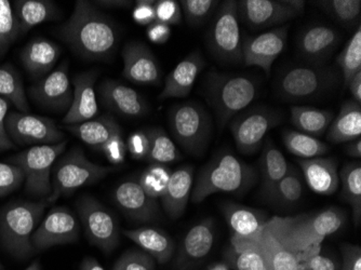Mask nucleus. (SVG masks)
<instances>
[{
  "instance_id": "nucleus-29",
  "label": "nucleus",
  "mask_w": 361,
  "mask_h": 270,
  "mask_svg": "<svg viewBox=\"0 0 361 270\" xmlns=\"http://www.w3.org/2000/svg\"><path fill=\"white\" fill-rule=\"evenodd\" d=\"M123 235L137 243L154 261L167 264L172 259L176 250L173 239L165 231L155 227H141L123 231Z\"/></svg>"
},
{
  "instance_id": "nucleus-40",
  "label": "nucleus",
  "mask_w": 361,
  "mask_h": 270,
  "mask_svg": "<svg viewBox=\"0 0 361 270\" xmlns=\"http://www.w3.org/2000/svg\"><path fill=\"white\" fill-rule=\"evenodd\" d=\"M317 6L343 27L350 30L360 25V0H322Z\"/></svg>"
},
{
  "instance_id": "nucleus-48",
  "label": "nucleus",
  "mask_w": 361,
  "mask_h": 270,
  "mask_svg": "<svg viewBox=\"0 0 361 270\" xmlns=\"http://www.w3.org/2000/svg\"><path fill=\"white\" fill-rule=\"evenodd\" d=\"M23 170L11 164L0 162V197L7 196L23 184Z\"/></svg>"
},
{
  "instance_id": "nucleus-41",
  "label": "nucleus",
  "mask_w": 361,
  "mask_h": 270,
  "mask_svg": "<svg viewBox=\"0 0 361 270\" xmlns=\"http://www.w3.org/2000/svg\"><path fill=\"white\" fill-rule=\"evenodd\" d=\"M336 63L342 75L344 88H348V83L355 75L361 72V25L355 30L352 38L338 56Z\"/></svg>"
},
{
  "instance_id": "nucleus-50",
  "label": "nucleus",
  "mask_w": 361,
  "mask_h": 270,
  "mask_svg": "<svg viewBox=\"0 0 361 270\" xmlns=\"http://www.w3.org/2000/svg\"><path fill=\"white\" fill-rule=\"evenodd\" d=\"M156 21L167 25H178L182 22V10L176 0L155 1Z\"/></svg>"
},
{
  "instance_id": "nucleus-21",
  "label": "nucleus",
  "mask_w": 361,
  "mask_h": 270,
  "mask_svg": "<svg viewBox=\"0 0 361 270\" xmlns=\"http://www.w3.org/2000/svg\"><path fill=\"white\" fill-rule=\"evenodd\" d=\"M113 199L128 217L137 222H152L159 217L157 200L147 196L139 182L121 183L114 190Z\"/></svg>"
},
{
  "instance_id": "nucleus-11",
  "label": "nucleus",
  "mask_w": 361,
  "mask_h": 270,
  "mask_svg": "<svg viewBox=\"0 0 361 270\" xmlns=\"http://www.w3.org/2000/svg\"><path fill=\"white\" fill-rule=\"evenodd\" d=\"M239 21L255 30L281 27L301 16L305 9L303 0H240Z\"/></svg>"
},
{
  "instance_id": "nucleus-10",
  "label": "nucleus",
  "mask_w": 361,
  "mask_h": 270,
  "mask_svg": "<svg viewBox=\"0 0 361 270\" xmlns=\"http://www.w3.org/2000/svg\"><path fill=\"white\" fill-rule=\"evenodd\" d=\"M68 141L54 145L32 146L10 157L9 164L20 166L25 176V192L30 196L48 198L52 192L51 171L64 152Z\"/></svg>"
},
{
  "instance_id": "nucleus-4",
  "label": "nucleus",
  "mask_w": 361,
  "mask_h": 270,
  "mask_svg": "<svg viewBox=\"0 0 361 270\" xmlns=\"http://www.w3.org/2000/svg\"><path fill=\"white\" fill-rule=\"evenodd\" d=\"M257 83L245 75H229L210 72L206 78V92L216 111L219 125L224 128L243 109L255 101Z\"/></svg>"
},
{
  "instance_id": "nucleus-19",
  "label": "nucleus",
  "mask_w": 361,
  "mask_h": 270,
  "mask_svg": "<svg viewBox=\"0 0 361 270\" xmlns=\"http://www.w3.org/2000/svg\"><path fill=\"white\" fill-rule=\"evenodd\" d=\"M216 239V224L213 219H204L192 226L184 235L178 247L174 268L190 270L208 257Z\"/></svg>"
},
{
  "instance_id": "nucleus-27",
  "label": "nucleus",
  "mask_w": 361,
  "mask_h": 270,
  "mask_svg": "<svg viewBox=\"0 0 361 270\" xmlns=\"http://www.w3.org/2000/svg\"><path fill=\"white\" fill-rule=\"evenodd\" d=\"M194 184V168L182 166L171 173L167 190L161 197L166 214L171 219H180L185 212Z\"/></svg>"
},
{
  "instance_id": "nucleus-32",
  "label": "nucleus",
  "mask_w": 361,
  "mask_h": 270,
  "mask_svg": "<svg viewBox=\"0 0 361 270\" xmlns=\"http://www.w3.org/2000/svg\"><path fill=\"white\" fill-rule=\"evenodd\" d=\"M12 7L19 24L20 35H25L32 27L56 19L59 13L54 1L49 0H16Z\"/></svg>"
},
{
  "instance_id": "nucleus-47",
  "label": "nucleus",
  "mask_w": 361,
  "mask_h": 270,
  "mask_svg": "<svg viewBox=\"0 0 361 270\" xmlns=\"http://www.w3.org/2000/svg\"><path fill=\"white\" fill-rule=\"evenodd\" d=\"M156 262L142 251H127L117 259L111 270H156Z\"/></svg>"
},
{
  "instance_id": "nucleus-3",
  "label": "nucleus",
  "mask_w": 361,
  "mask_h": 270,
  "mask_svg": "<svg viewBox=\"0 0 361 270\" xmlns=\"http://www.w3.org/2000/svg\"><path fill=\"white\" fill-rule=\"evenodd\" d=\"M257 180L255 170L248 164L223 152L206 164L197 178L192 202L200 204L211 195L245 194Z\"/></svg>"
},
{
  "instance_id": "nucleus-43",
  "label": "nucleus",
  "mask_w": 361,
  "mask_h": 270,
  "mask_svg": "<svg viewBox=\"0 0 361 270\" xmlns=\"http://www.w3.org/2000/svg\"><path fill=\"white\" fill-rule=\"evenodd\" d=\"M171 171L166 164H152L140 176L139 184L152 199L161 198L167 190Z\"/></svg>"
},
{
  "instance_id": "nucleus-22",
  "label": "nucleus",
  "mask_w": 361,
  "mask_h": 270,
  "mask_svg": "<svg viewBox=\"0 0 361 270\" xmlns=\"http://www.w3.org/2000/svg\"><path fill=\"white\" fill-rule=\"evenodd\" d=\"M97 77L95 70H89L74 77V97L70 109L63 118V123L66 125H78L91 121L97 115L99 106L94 88Z\"/></svg>"
},
{
  "instance_id": "nucleus-33",
  "label": "nucleus",
  "mask_w": 361,
  "mask_h": 270,
  "mask_svg": "<svg viewBox=\"0 0 361 270\" xmlns=\"http://www.w3.org/2000/svg\"><path fill=\"white\" fill-rule=\"evenodd\" d=\"M66 129L95 150L100 149L113 134L121 131V125L109 115L93 118L78 125H66Z\"/></svg>"
},
{
  "instance_id": "nucleus-57",
  "label": "nucleus",
  "mask_w": 361,
  "mask_h": 270,
  "mask_svg": "<svg viewBox=\"0 0 361 270\" xmlns=\"http://www.w3.org/2000/svg\"><path fill=\"white\" fill-rule=\"evenodd\" d=\"M350 94L353 97V101L361 104V72L357 73L354 78L348 83Z\"/></svg>"
},
{
  "instance_id": "nucleus-25",
  "label": "nucleus",
  "mask_w": 361,
  "mask_h": 270,
  "mask_svg": "<svg viewBox=\"0 0 361 270\" xmlns=\"http://www.w3.org/2000/svg\"><path fill=\"white\" fill-rule=\"evenodd\" d=\"M308 188L322 196H332L340 188L338 161L334 158L298 159Z\"/></svg>"
},
{
  "instance_id": "nucleus-52",
  "label": "nucleus",
  "mask_w": 361,
  "mask_h": 270,
  "mask_svg": "<svg viewBox=\"0 0 361 270\" xmlns=\"http://www.w3.org/2000/svg\"><path fill=\"white\" fill-rule=\"evenodd\" d=\"M133 18L140 25H151L156 21L155 1L139 0L133 10Z\"/></svg>"
},
{
  "instance_id": "nucleus-35",
  "label": "nucleus",
  "mask_w": 361,
  "mask_h": 270,
  "mask_svg": "<svg viewBox=\"0 0 361 270\" xmlns=\"http://www.w3.org/2000/svg\"><path fill=\"white\" fill-rule=\"evenodd\" d=\"M334 118L330 111L312 106L291 107L292 125L302 133L317 139L326 133Z\"/></svg>"
},
{
  "instance_id": "nucleus-7",
  "label": "nucleus",
  "mask_w": 361,
  "mask_h": 270,
  "mask_svg": "<svg viewBox=\"0 0 361 270\" xmlns=\"http://www.w3.org/2000/svg\"><path fill=\"white\" fill-rule=\"evenodd\" d=\"M211 54L225 65L243 63V38L240 32L238 5L235 0H226L216 10L207 35Z\"/></svg>"
},
{
  "instance_id": "nucleus-9",
  "label": "nucleus",
  "mask_w": 361,
  "mask_h": 270,
  "mask_svg": "<svg viewBox=\"0 0 361 270\" xmlns=\"http://www.w3.org/2000/svg\"><path fill=\"white\" fill-rule=\"evenodd\" d=\"M113 166L93 164L80 148H73L54 166L52 192L47 204H54L63 195L72 194L78 188L102 180L111 172Z\"/></svg>"
},
{
  "instance_id": "nucleus-2",
  "label": "nucleus",
  "mask_w": 361,
  "mask_h": 270,
  "mask_svg": "<svg viewBox=\"0 0 361 270\" xmlns=\"http://www.w3.org/2000/svg\"><path fill=\"white\" fill-rule=\"evenodd\" d=\"M346 222L345 211L332 207L314 214L274 217L267 225L286 247L300 254L312 245H322L326 235L342 229Z\"/></svg>"
},
{
  "instance_id": "nucleus-23",
  "label": "nucleus",
  "mask_w": 361,
  "mask_h": 270,
  "mask_svg": "<svg viewBox=\"0 0 361 270\" xmlns=\"http://www.w3.org/2000/svg\"><path fill=\"white\" fill-rule=\"evenodd\" d=\"M103 104L125 117H143L149 111V104L135 89L117 80L103 81L99 88Z\"/></svg>"
},
{
  "instance_id": "nucleus-53",
  "label": "nucleus",
  "mask_w": 361,
  "mask_h": 270,
  "mask_svg": "<svg viewBox=\"0 0 361 270\" xmlns=\"http://www.w3.org/2000/svg\"><path fill=\"white\" fill-rule=\"evenodd\" d=\"M342 264L341 270H361V247L350 243L341 245Z\"/></svg>"
},
{
  "instance_id": "nucleus-20",
  "label": "nucleus",
  "mask_w": 361,
  "mask_h": 270,
  "mask_svg": "<svg viewBox=\"0 0 361 270\" xmlns=\"http://www.w3.org/2000/svg\"><path fill=\"white\" fill-rule=\"evenodd\" d=\"M123 75L128 80L137 85H160L159 63L151 49L143 42H131L126 44L123 49Z\"/></svg>"
},
{
  "instance_id": "nucleus-60",
  "label": "nucleus",
  "mask_w": 361,
  "mask_h": 270,
  "mask_svg": "<svg viewBox=\"0 0 361 270\" xmlns=\"http://www.w3.org/2000/svg\"><path fill=\"white\" fill-rule=\"evenodd\" d=\"M80 270H105L101 266V264L93 259V257H85L84 261L81 262Z\"/></svg>"
},
{
  "instance_id": "nucleus-59",
  "label": "nucleus",
  "mask_w": 361,
  "mask_h": 270,
  "mask_svg": "<svg viewBox=\"0 0 361 270\" xmlns=\"http://www.w3.org/2000/svg\"><path fill=\"white\" fill-rule=\"evenodd\" d=\"M95 5L102 6L106 8H125L131 5V1H125V0H103V1H95Z\"/></svg>"
},
{
  "instance_id": "nucleus-54",
  "label": "nucleus",
  "mask_w": 361,
  "mask_h": 270,
  "mask_svg": "<svg viewBox=\"0 0 361 270\" xmlns=\"http://www.w3.org/2000/svg\"><path fill=\"white\" fill-rule=\"evenodd\" d=\"M8 109H9V102L0 97V152H5V150L16 147L13 142L10 139L7 128H6Z\"/></svg>"
},
{
  "instance_id": "nucleus-37",
  "label": "nucleus",
  "mask_w": 361,
  "mask_h": 270,
  "mask_svg": "<svg viewBox=\"0 0 361 270\" xmlns=\"http://www.w3.org/2000/svg\"><path fill=\"white\" fill-rule=\"evenodd\" d=\"M304 195V182L300 172L290 166L287 174L276 184L267 200L283 208H290L299 204Z\"/></svg>"
},
{
  "instance_id": "nucleus-13",
  "label": "nucleus",
  "mask_w": 361,
  "mask_h": 270,
  "mask_svg": "<svg viewBox=\"0 0 361 270\" xmlns=\"http://www.w3.org/2000/svg\"><path fill=\"white\" fill-rule=\"evenodd\" d=\"M77 209L89 241L106 254L116 249L119 228L113 214L92 197H82Z\"/></svg>"
},
{
  "instance_id": "nucleus-45",
  "label": "nucleus",
  "mask_w": 361,
  "mask_h": 270,
  "mask_svg": "<svg viewBox=\"0 0 361 270\" xmlns=\"http://www.w3.org/2000/svg\"><path fill=\"white\" fill-rule=\"evenodd\" d=\"M19 35V24L11 3L0 0V54L7 51Z\"/></svg>"
},
{
  "instance_id": "nucleus-62",
  "label": "nucleus",
  "mask_w": 361,
  "mask_h": 270,
  "mask_svg": "<svg viewBox=\"0 0 361 270\" xmlns=\"http://www.w3.org/2000/svg\"><path fill=\"white\" fill-rule=\"evenodd\" d=\"M25 270H42V267H40L39 262L36 261L30 264Z\"/></svg>"
},
{
  "instance_id": "nucleus-42",
  "label": "nucleus",
  "mask_w": 361,
  "mask_h": 270,
  "mask_svg": "<svg viewBox=\"0 0 361 270\" xmlns=\"http://www.w3.org/2000/svg\"><path fill=\"white\" fill-rule=\"evenodd\" d=\"M151 142L147 161L151 164H167L176 161L180 158L178 148L169 135L160 128L147 131Z\"/></svg>"
},
{
  "instance_id": "nucleus-16",
  "label": "nucleus",
  "mask_w": 361,
  "mask_h": 270,
  "mask_svg": "<svg viewBox=\"0 0 361 270\" xmlns=\"http://www.w3.org/2000/svg\"><path fill=\"white\" fill-rule=\"evenodd\" d=\"M30 97L44 109L56 111H68L74 97V87L68 75V62L64 61L56 70L32 85Z\"/></svg>"
},
{
  "instance_id": "nucleus-24",
  "label": "nucleus",
  "mask_w": 361,
  "mask_h": 270,
  "mask_svg": "<svg viewBox=\"0 0 361 270\" xmlns=\"http://www.w3.org/2000/svg\"><path fill=\"white\" fill-rule=\"evenodd\" d=\"M204 65L206 62L200 50L188 54L168 75L158 99H184L188 97Z\"/></svg>"
},
{
  "instance_id": "nucleus-8",
  "label": "nucleus",
  "mask_w": 361,
  "mask_h": 270,
  "mask_svg": "<svg viewBox=\"0 0 361 270\" xmlns=\"http://www.w3.org/2000/svg\"><path fill=\"white\" fill-rule=\"evenodd\" d=\"M172 135L184 150L202 156L212 134V121L202 105L195 102L173 105L169 111Z\"/></svg>"
},
{
  "instance_id": "nucleus-36",
  "label": "nucleus",
  "mask_w": 361,
  "mask_h": 270,
  "mask_svg": "<svg viewBox=\"0 0 361 270\" xmlns=\"http://www.w3.org/2000/svg\"><path fill=\"white\" fill-rule=\"evenodd\" d=\"M340 185H342L341 197L353 211V219L356 226L361 221V164L360 162H350L341 168Z\"/></svg>"
},
{
  "instance_id": "nucleus-38",
  "label": "nucleus",
  "mask_w": 361,
  "mask_h": 270,
  "mask_svg": "<svg viewBox=\"0 0 361 270\" xmlns=\"http://www.w3.org/2000/svg\"><path fill=\"white\" fill-rule=\"evenodd\" d=\"M0 97L13 104L20 113H30L23 81L11 64L0 65Z\"/></svg>"
},
{
  "instance_id": "nucleus-63",
  "label": "nucleus",
  "mask_w": 361,
  "mask_h": 270,
  "mask_svg": "<svg viewBox=\"0 0 361 270\" xmlns=\"http://www.w3.org/2000/svg\"><path fill=\"white\" fill-rule=\"evenodd\" d=\"M0 270H5L4 269L3 265H1V263H0Z\"/></svg>"
},
{
  "instance_id": "nucleus-61",
  "label": "nucleus",
  "mask_w": 361,
  "mask_h": 270,
  "mask_svg": "<svg viewBox=\"0 0 361 270\" xmlns=\"http://www.w3.org/2000/svg\"><path fill=\"white\" fill-rule=\"evenodd\" d=\"M209 270H231V268L228 267V265L225 262H221V263L213 265Z\"/></svg>"
},
{
  "instance_id": "nucleus-6",
  "label": "nucleus",
  "mask_w": 361,
  "mask_h": 270,
  "mask_svg": "<svg viewBox=\"0 0 361 270\" xmlns=\"http://www.w3.org/2000/svg\"><path fill=\"white\" fill-rule=\"evenodd\" d=\"M342 81L336 67L329 65H298L288 67L276 82V91L288 102L314 99L334 90Z\"/></svg>"
},
{
  "instance_id": "nucleus-56",
  "label": "nucleus",
  "mask_w": 361,
  "mask_h": 270,
  "mask_svg": "<svg viewBox=\"0 0 361 270\" xmlns=\"http://www.w3.org/2000/svg\"><path fill=\"white\" fill-rule=\"evenodd\" d=\"M301 270H341V264L330 257L317 254L303 264Z\"/></svg>"
},
{
  "instance_id": "nucleus-55",
  "label": "nucleus",
  "mask_w": 361,
  "mask_h": 270,
  "mask_svg": "<svg viewBox=\"0 0 361 270\" xmlns=\"http://www.w3.org/2000/svg\"><path fill=\"white\" fill-rule=\"evenodd\" d=\"M146 36L153 44H164L169 40L170 36H171V27L167 24L155 21L147 27Z\"/></svg>"
},
{
  "instance_id": "nucleus-49",
  "label": "nucleus",
  "mask_w": 361,
  "mask_h": 270,
  "mask_svg": "<svg viewBox=\"0 0 361 270\" xmlns=\"http://www.w3.org/2000/svg\"><path fill=\"white\" fill-rule=\"evenodd\" d=\"M99 152H102L105 157L107 158L114 166L123 164L127 154V145L123 137V130L113 134L102 146Z\"/></svg>"
},
{
  "instance_id": "nucleus-51",
  "label": "nucleus",
  "mask_w": 361,
  "mask_h": 270,
  "mask_svg": "<svg viewBox=\"0 0 361 270\" xmlns=\"http://www.w3.org/2000/svg\"><path fill=\"white\" fill-rule=\"evenodd\" d=\"M126 145L127 152H129L133 159L143 160L149 157L151 142L147 132L135 131L130 134Z\"/></svg>"
},
{
  "instance_id": "nucleus-28",
  "label": "nucleus",
  "mask_w": 361,
  "mask_h": 270,
  "mask_svg": "<svg viewBox=\"0 0 361 270\" xmlns=\"http://www.w3.org/2000/svg\"><path fill=\"white\" fill-rule=\"evenodd\" d=\"M222 212L233 235L252 240L259 238L269 221L262 211L233 202L223 204Z\"/></svg>"
},
{
  "instance_id": "nucleus-34",
  "label": "nucleus",
  "mask_w": 361,
  "mask_h": 270,
  "mask_svg": "<svg viewBox=\"0 0 361 270\" xmlns=\"http://www.w3.org/2000/svg\"><path fill=\"white\" fill-rule=\"evenodd\" d=\"M289 166L281 150L274 145L271 140H267L261 157L262 195L265 199L276 184L287 174Z\"/></svg>"
},
{
  "instance_id": "nucleus-15",
  "label": "nucleus",
  "mask_w": 361,
  "mask_h": 270,
  "mask_svg": "<svg viewBox=\"0 0 361 270\" xmlns=\"http://www.w3.org/2000/svg\"><path fill=\"white\" fill-rule=\"evenodd\" d=\"M78 221L74 213L65 207H56L49 211L32 235L34 250H47L59 245L78 240Z\"/></svg>"
},
{
  "instance_id": "nucleus-26",
  "label": "nucleus",
  "mask_w": 361,
  "mask_h": 270,
  "mask_svg": "<svg viewBox=\"0 0 361 270\" xmlns=\"http://www.w3.org/2000/svg\"><path fill=\"white\" fill-rule=\"evenodd\" d=\"M61 56L58 44L46 38L37 37L30 40L22 49V64L32 78L42 79L52 72Z\"/></svg>"
},
{
  "instance_id": "nucleus-1",
  "label": "nucleus",
  "mask_w": 361,
  "mask_h": 270,
  "mask_svg": "<svg viewBox=\"0 0 361 270\" xmlns=\"http://www.w3.org/2000/svg\"><path fill=\"white\" fill-rule=\"evenodd\" d=\"M60 35L77 54L90 60L109 58L118 42L114 22L85 0L77 1L70 19L61 26Z\"/></svg>"
},
{
  "instance_id": "nucleus-18",
  "label": "nucleus",
  "mask_w": 361,
  "mask_h": 270,
  "mask_svg": "<svg viewBox=\"0 0 361 270\" xmlns=\"http://www.w3.org/2000/svg\"><path fill=\"white\" fill-rule=\"evenodd\" d=\"M342 40L336 28L324 24H313L302 28L297 39L300 58L308 65H326Z\"/></svg>"
},
{
  "instance_id": "nucleus-12",
  "label": "nucleus",
  "mask_w": 361,
  "mask_h": 270,
  "mask_svg": "<svg viewBox=\"0 0 361 270\" xmlns=\"http://www.w3.org/2000/svg\"><path fill=\"white\" fill-rule=\"evenodd\" d=\"M281 121L283 115L269 107L257 106L239 113L231 123V131L239 152L245 155L255 154L267 134Z\"/></svg>"
},
{
  "instance_id": "nucleus-46",
  "label": "nucleus",
  "mask_w": 361,
  "mask_h": 270,
  "mask_svg": "<svg viewBox=\"0 0 361 270\" xmlns=\"http://www.w3.org/2000/svg\"><path fill=\"white\" fill-rule=\"evenodd\" d=\"M180 10H183L186 21L190 26L202 25L219 7L216 0H182Z\"/></svg>"
},
{
  "instance_id": "nucleus-30",
  "label": "nucleus",
  "mask_w": 361,
  "mask_h": 270,
  "mask_svg": "<svg viewBox=\"0 0 361 270\" xmlns=\"http://www.w3.org/2000/svg\"><path fill=\"white\" fill-rule=\"evenodd\" d=\"M361 137V105L353 99L341 106L326 131V141L334 144L350 143Z\"/></svg>"
},
{
  "instance_id": "nucleus-31",
  "label": "nucleus",
  "mask_w": 361,
  "mask_h": 270,
  "mask_svg": "<svg viewBox=\"0 0 361 270\" xmlns=\"http://www.w3.org/2000/svg\"><path fill=\"white\" fill-rule=\"evenodd\" d=\"M257 249L264 257L269 270H301L299 253L286 247L269 231L267 225L257 239Z\"/></svg>"
},
{
  "instance_id": "nucleus-58",
  "label": "nucleus",
  "mask_w": 361,
  "mask_h": 270,
  "mask_svg": "<svg viewBox=\"0 0 361 270\" xmlns=\"http://www.w3.org/2000/svg\"><path fill=\"white\" fill-rule=\"evenodd\" d=\"M345 152L348 156L355 159H360L361 157V139L350 142L346 146Z\"/></svg>"
},
{
  "instance_id": "nucleus-39",
  "label": "nucleus",
  "mask_w": 361,
  "mask_h": 270,
  "mask_svg": "<svg viewBox=\"0 0 361 270\" xmlns=\"http://www.w3.org/2000/svg\"><path fill=\"white\" fill-rule=\"evenodd\" d=\"M283 141L290 153L300 159H312L322 157L329 152L328 144L320 141L317 137H310L294 130H285L283 132Z\"/></svg>"
},
{
  "instance_id": "nucleus-5",
  "label": "nucleus",
  "mask_w": 361,
  "mask_h": 270,
  "mask_svg": "<svg viewBox=\"0 0 361 270\" xmlns=\"http://www.w3.org/2000/svg\"><path fill=\"white\" fill-rule=\"evenodd\" d=\"M46 207V200L14 201L0 211V238L14 257L25 259L32 254V235Z\"/></svg>"
},
{
  "instance_id": "nucleus-17",
  "label": "nucleus",
  "mask_w": 361,
  "mask_h": 270,
  "mask_svg": "<svg viewBox=\"0 0 361 270\" xmlns=\"http://www.w3.org/2000/svg\"><path fill=\"white\" fill-rule=\"evenodd\" d=\"M289 27V25H283L247 38L243 42V64L259 67L269 77L274 62L287 46Z\"/></svg>"
},
{
  "instance_id": "nucleus-14",
  "label": "nucleus",
  "mask_w": 361,
  "mask_h": 270,
  "mask_svg": "<svg viewBox=\"0 0 361 270\" xmlns=\"http://www.w3.org/2000/svg\"><path fill=\"white\" fill-rule=\"evenodd\" d=\"M6 128L18 145H54L64 141L65 135L50 118L12 111L6 118Z\"/></svg>"
},
{
  "instance_id": "nucleus-44",
  "label": "nucleus",
  "mask_w": 361,
  "mask_h": 270,
  "mask_svg": "<svg viewBox=\"0 0 361 270\" xmlns=\"http://www.w3.org/2000/svg\"><path fill=\"white\" fill-rule=\"evenodd\" d=\"M224 257L225 263L231 270H269L264 257L259 249L235 251L229 247Z\"/></svg>"
}]
</instances>
